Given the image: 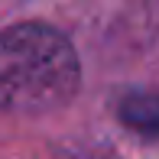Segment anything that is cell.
Returning <instances> with one entry per match:
<instances>
[{
    "instance_id": "2",
    "label": "cell",
    "mask_w": 159,
    "mask_h": 159,
    "mask_svg": "<svg viewBox=\"0 0 159 159\" xmlns=\"http://www.w3.org/2000/svg\"><path fill=\"white\" fill-rule=\"evenodd\" d=\"M120 114H124V120L130 127L143 130V133H159V98L133 94V98L124 101Z\"/></svg>"
},
{
    "instance_id": "1",
    "label": "cell",
    "mask_w": 159,
    "mask_h": 159,
    "mask_svg": "<svg viewBox=\"0 0 159 159\" xmlns=\"http://www.w3.org/2000/svg\"><path fill=\"white\" fill-rule=\"evenodd\" d=\"M81 68L71 42L42 23L0 33V111L52 114L78 91Z\"/></svg>"
}]
</instances>
